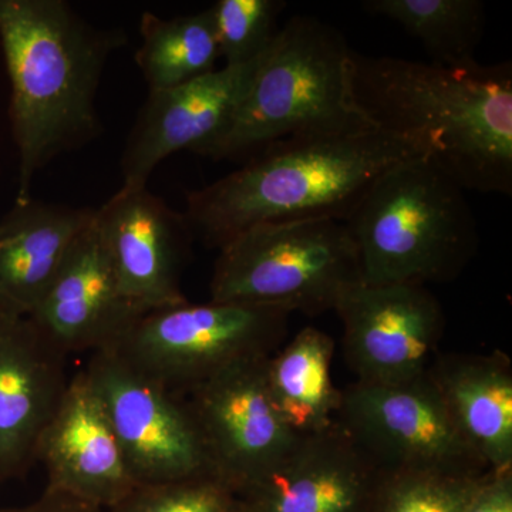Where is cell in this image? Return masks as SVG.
<instances>
[{"instance_id":"cell-26","label":"cell","mask_w":512,"mask_h":512,"mask_svg":"<svg viewBox=\"0 0 512 512\" xmlns=\"http://www.w3.org/2000/svg\"><path fill=\"white\" fill-rule=\"evenodd\" d=\"M463 512H512V468L490 471Z\"/></svg>"},{"instance_id":"cell-6","label":"cell","mask_w":512,"mask_h":512,"mask_svg":"<svg viewBox=\"0 0 512 512\" xmlns=\"http://www.w3.org/2000/svg\"><path fill=\"white\" fill-rule=\"evenodd\" d=\"M363 282L346 222L303 220L256 225L220 249L211 301L275 306L308 316L335 311Z\"/></svg>"},{"instance_id":"cell-20","label":"cell","mask_w":512,"mask_h":512,"mask_svg":"<svg viewBox=\"0 0 512 512\" xmlns=\"http://www.w3.org/2000/svg\"><path fill=\"white\" fill-rule=\"evenodd\" d=\"M335 343L316 328L301 330L269 357L266 383L279 417L298 437L322 433L336 423L342 390L330 376Z\"/></svg>"},{"instance_id":"cell-5","label":"cell","mask_w":512,"mask_h":512,"mask_svg":"<svg viewBox=\"0 0 512 512\" xmlns=\"http://www.w3.org/2000/svg\"><path fill=\"white\" fill-rule=\"evenodd\" d=\"M346 225L369 285L453 281L478 248L466 191L423 158L380 174Z\"/></svg>"},{"instance_id":"cell-7","label":"cell","mask_w":512,"mask_h":512,"mask_svg":"<svg viewBox=\"0 0 512 512\" xmlns=\"http://www.w3.org/2000/svg\"><path fill=\"white\" fill-rule=\"evenodd\" d=\"M289 316L275 306L185 302L141 316L111 349L184 396L228 367L274 355Z\"/></svg>"},{"instance_id":"cell-23","label":"cell","mask_w":512,"mask_h":512,"mask_svg":"<svg viewBox=\"0 0 512 512\" xmlns=\"http://www.w3.org/2000/svg\"><path fill=\"white\" fill-rule=\"evenodd\" d=\"M487 474L386 471L373 512H463Z\"/></svg>"},{"instance_id":"cell-25","label":"cell","mask_w":512,"mask_h":512,"mask_svg":"<svg viewBox=\"0 0 512 512\" xmlns=\"http://www.w3.org/2000/svg\"><path fill=\"white\" fill-rule=\"evenodd\" d=\"M237 497L211 474L137 484L107 512H235Z\"/></svg>"},{"instance_id":"cell-15","label":"cell","mask_w":512,"mask_h":512,"mask_svg":"<svg viewBox=\"0 0 512 512\" xmlns=\"http://www.w3.org/2000/svg\"><path fill=\"white\" fill-rule=\"evenodd\" d=\"M146 313L121 288L92 220L29 318L69 356L114 348Z\"/></svg>"},{"instance_id":"cell-4","label":"cell","mask_w":512,"mask_h":512,"mask_svg":"<svg viewBox=\"0 0 512 512\" xmlns=\"http://www.w3.org/2000/svg\"><path fill=\"white\" fill-rule=\"evenodd\" d=\"M353 53L338 30L293 16L266 50L227 127L200 156L238 158L284 138L375 127L353 101Z\"/></svg>"},{"instance_id":"cell-17","label":"cell","mask_w":512,"mask_h":512,"mask_svg":"<svg viewBox=\"0 0 512 512\" xmlns=\"http://www.w3.org/2000/svg\"><path fill=\"white\" fill-rule=\"evenodd\" d=\"M49 490L73 495L110 510L133 488L134 480L99 397L83 370L69 386L36 448Z\"/></svg>"},{"instance_id":"cell-19","label":"cell","mask_w":512,"mask_h":512,"mask_svg":"<svg viewBox=\"0 0 512 512\" xmlns=\"http://www.w3.org/2000/svg\"><path fill=\"white\" fill-rule=\"evenodd\" d=\"M427 376L468 447L490 471L512 468V367L501 352L437 355Z\"/></svg>"},{"instance_id":"cell-1","label":"cell","mask_w":512,"mask_h":512,"mask_svg":"<svg viewBox=\"0 0 512 512\" xmlns=\"http://www.w3.org/2000/svg\"><path fill=\"white\" fill-rule=\"evenodd\" d=\"M352 96L464 191L512 194L511 62L444 66L353 53Z\"/></svg>"},{"instance_id":"cell-14","label":"cell","mask_w":512,"mask_h":512,"mask_svg":"<svg viewBox=\"0 0 512 512\" xmlns=\"http://www.w3.org/2000/svg\"><path fill=\"white\" fill-rule=\"evenodd\" d=\"M265 52L174 89L148 93L121 157L123 187H147L165 158L181 150L200 154L220 136L254 82Z\"/></svg>"},{"instance_id":"cell-16","label":"cell","mask_w":512,"mask_h":512,"mask_svg":"<svg viewBox=\"0 0 512 512\" xmlns=\"http://www.w3.org/2000/svg\"><path fill=\"white\" fill-rule=\"evenodd\" d=\"M66 359L29 316L0 312V481L36 464V448L69 386Z\"/></svg>"},{"instance_id":"cell-13","label":"cell","mask_w":512,"mask_h":512,"mask_svg":"<svg viewBox=\"0 0 512 512\" xmlns=\"http://www.w3.org/2000/svg\"><path fill=\"white\" fill-rule=\"evenodd\" d=\"M94 227L121 288L144 312L188 302L181 272L194 238L184 212L147 187H121L99 210Z\"/></svg>"},{"instance_id":"cell-11","label":"cell","mask_w":512,"mask_h":512,"mask_svg":"<svg viewBox=\"0 0 512 512\" xmlns=\"http://www.w3.org/2000/svg\"><path fill=\"white\" fill-rule=\"evenodd\" d=\"M269 357L228 367L184 394L212 476L234 494L275 466L299 439L279 417L269 396Z\"/></svg>"},{"instance_id":"cell-12","label":"cell","mask_w":512,"mask_h":512,"mask_svg":"<svg viewBox=\"0 0 512 512\" xmlns=\"http://www.w3.org/2000/svg\"><path fill=\"white\" fill-rule=\"evenodd\" d=\"M384 473L336 421L235 491L241 512H373Z\"/></svg>"},{"instance_id":"cell-2","label":"cell","mask_w":512,"mask_h":512,"mask_svg":"<svg viewBox=\"0 0 512 512\" xmlns=\"http://www.w3.org/2000/svg\"><path fill=\"white\" fill-rule=\"evenodd\" d=\"M121 29L96 28L64 0H0V45L19 153L15 204L32 200L36 174L101 133L96 99Z\"/></svg>"},{"instance_id":"cell-18","label":"cell","mask_w":512,"mask_h":512,"mask_svg":"<svg viewBox=\"0 0 512 512\" xmlns=\"http://www.w3.org/2000/svg\"><path fill=\"white\" fill-rule=\"evenodd\" d=\"M93 215L92 208L33 198L15 204L0 220V312L35 311Z\"/></svg>"},{"instance_id":"cell-28","label":"cell","mask_w":512,"mask_h":512,"mask_svg":"<svg viewBox=\"0 0 512 512\" xmlns=\"http://www.w3.org/2000/svg\"><path fill=\"white\" fill-rule=\"evenodd\" d=\"M235 512H241V510H239V507L237 508V511H235Z\"/></svg>"},{"instance_id":"cell-24","label":"cell","mask_w":512,"mask_h":512,"mask_svg":"<svg viewBox=\"0 0 512 512\" xmlns=\"http://www.w3.org/2000/svg\"><path fill=\"white\" fill-rule=\"evenodd\" d=\"M282 0H218L211 6L220 56L227 66L255 60L272 45L279 29Z\"/></svg>"},{"instance_id":"cell-8","label":"cell","mask_w":512,"mask_h":512,"mask_svg":"<svg viewBox=\"0 0 512 512\" xmlns=\"http://www.w3.org/2000/svg\"><path fill=\"white\" fill-rule=\"evenodd\" d=\"M83 372L137 484L212 476L200 430L184 396L113 349L92 353Z\"/></svg>"},{"instance_id":"cell-21","label":"cell","mask_w":512,"mask_h":512,"mask_svg":"<svg viewBox=\"0 0 512 512\" xmlns=\"http://www.w3.org/2000/svg\"><path fill=\"white\" fill-rule=\"evenodd\" d=\"M140 35L141 46L134 59L150 93L174 89L214 72L221 57L211 8L170 19L144 12Z\"/></svg>"},{"instance_id":"cell-22","label":"cell","mask_w":512,"mask_h":512,"mask_svg":"<svg viewBox=\"0 0 512 512\" xmlns=\"http://www.w3.org/2000/svg\"><path fill=\"white\" fill-rule=\"evenodd\" d=\"M363 9L419 39L431 62L460 66L476 60L485 28L480 0H367Z\"/></svg>"},{"instance_id":"cell-3","label":"cell","mask_w":512,"mask_h":512,"mask_svg":"<svg viewBox=\"0 0 512 512\" xmlns=\"http://www.w3.org/2000/svg\"><path fill=\"white\" fill-rule=\"evenodd\" d=\"M413 158L421 157L409 141L376 127L284 138L188 192L184 215L194 237L217 249L256 225L346 222L380 174Z\"/></svg>"},{"instance_id":"cell-10","label":"cell","mask_w":512,"mask_h":512,"mask_svg":"<svg viewBox=\"0 0 512 512\" xmlns=\"http://www.w3.org/2000/svg\"><path fill=\"white\" fill-rule=\"evenodd\" d=\"M335 312L357 382H410L426 375L439 355L444 313L426 286L360 282L345 292Z\"/></svg>"},{"instance_id":"cell-27","label":"cell","mask_w":512,"mask_h":512,"mask_svg":"<svg viewBox=\"0 0 512 512\" xmlns=\"http://www.w3.org/2000/svg\"><path fill=\"white\" fill-rule=\"evenodd\" d=\"M0 512H107V510L73 495L45 488L43 494L32 503L0 508Z\"/></svg>"},{"instance_id":"cell-9","label":"cell","mask_w":512,"mask_h":512,"mask_svg":"<svg viewBox=\"0 0 512 512\" xmlns=\"http://www.w3.org/2000/svg\"><path fill=\"white\" fill-rule=\"evenodd\" d=\"M336 421L384 471L490 473L461 436L426 375L410 382H356L342 390Z\"/></svg>"}]
</instances>
